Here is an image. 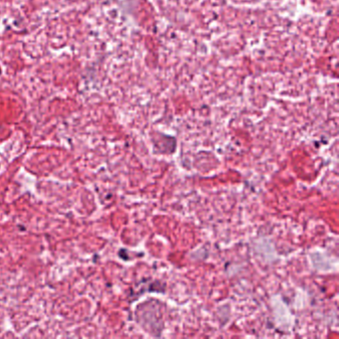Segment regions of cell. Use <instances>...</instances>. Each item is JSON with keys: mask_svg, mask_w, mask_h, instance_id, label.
Wrapping results in <instances>:
<instances>
[{"mask_svg": "<svg viewBox=\"0 0 339 339\" xmlns=\"http://www.w3.org/2000/svg\"><path fill=\"white\" fill-rule=\"evenodd\" d=\"M0 74H1V69H0Z\"/></svg>", "mask_w": 339, "mask_h": 339, "instance_id": "1", "label": "cell"}]
</instances>
